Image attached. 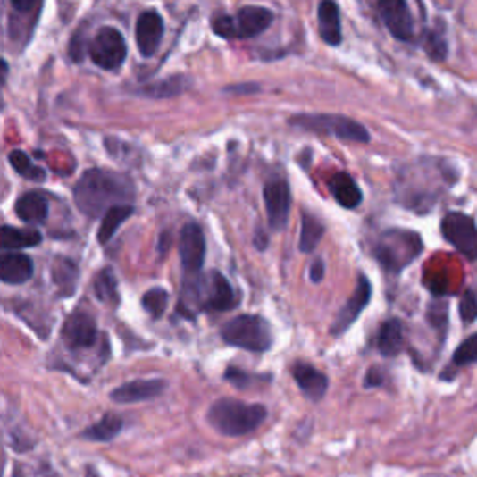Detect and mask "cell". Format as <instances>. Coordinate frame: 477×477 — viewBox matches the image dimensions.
Returning <instances> with one entry per match:
<instances>
[{
    "label": "cell",
    "instance_id": "37",
    "mask_svg": "<svg viewBox=\"0 0 477 477\" xmlns=\"http://www.w3.org/2000/svg\"><path fill=\"white\" fill-rule=\"evenodd\" d=\"M322 278H324V262L321 257H315L314 264L310 265V280L314 284H319Z\"/></svg>",
    "mask_w": 477,
    "mask_h": 477
},
{
    "label": "cell",
    "instance_id": "4",
    "mask_svg": "<svg viewBox=\"0 0 477 477\" xmlns=\"http://www.w3.org/2000/svg\"><path fill=\"white\" fill-rule=\"evenodd\" d=\"M221 338L231 347L250 353H265L272 347L271 324L259 315H237L221 329Z\"/></svg>",
    "mask_w": 477,
    "mask_h": 477
},
{
    "label": "cell",
    "instance_id": "27",
    "mask_svg": "<svg viewBox=\"0 0 477 477\" xmlns=\"http://www.w3.org/2000/svg\"><path fill=\"white\" fill-rule=\"evenodd\" d=\"M324 235V226L310 213H302V224H300V238H298V250L302 254H312Z\"/></svg>",
    "mask_w": 477,
    "mask_h": 477
},
{
    "label": "cell",
    "instance_id": "17",
    "mask_svg": "<svg viewBox=\"0 0 477 477\" xmlns=\"http://www.w3.org/2000/svg\"><path fill=\"white\" fill-rule=\"evenodd\" d=\"M13 209H15L17 219L25 224L38 226L49 219V200L46 197V192H39V190H30V192L21 194Z\"/></svg>",
    "mask_w": 477,
    "mask_h": 477
},
{
    "label": "cell",
    "instance_id": "9",
    "mask_svg": "<svg viewBox=\"0 0 477 477\" xmlns=\"http://www.w3.org/2000/svg\"><path fill=\"white\" fill-rule=\"evenodd\" d=\"M264 200H265V209H267L269 228L272 231H281L288 226L289 211H291L289 183L281 178L267 181L264 188Z\"/></svg>",
    "mask_w": 477,
    "mask_h": 477
},
{
    "label": "cell",
    "instance_id": "34",
    "mask_svg": "<svg viewBox=\"0 0 477 477\" xmlns=\"http://www.w3.org/2000/svg\"><path fill=\"white\" fill-rule=\"evenodd\" d=\"M54 280L58 286H70V289L73 291V288H77V267L68 262V259H60L58 265L53 269Z\"/></svg>",
    "mask_w": 477,
    "mask_h": 477
},
{
    "label": "cell",
    "instance_id": "36",
    "mask_svg": "<svg viewBox=\"0 0 477 477\" xmlns=\"http://www.w3.org/2000/svg\"><path fill=\"white\" fill-rule=\"evenodd\" d=\"M459 312L464 322H472L477 319V295L468 289L463 298H461V305H459Z\"/></svg>",
    "mask_w": 477,
    "mask_h": 477
},
{
    "label": "cell",
    "instance_id": "20",
    "mask_svg": "<svg viewBox=\"0 0 477 477\" xmlns=\"http://www.w3.org/2000/svg\"><path fill=\"white\" fill-rule=\"evenodd\" d=\"M317 23H319L321 39L331 47H338L343 39L338 4L332 3V0H322L317 8Z\"/></svg>",
    "mask_w": 477,
    "mask_h": 477
},
{
    "label": "cell",
    "instance_id": "32",
    "mask_svg": "<svg viewBox=\"0 0 477 477\" xmlns=\"http://www.w3.org/2000/svg\"><path fill=\"white\" fill-rule=\"evenodd\" d=\"M224 379L228 382H231L233 386L241 388V389H247L248 386H252L255 382L271 381V377H267V375H250V373H247L243 370H235V367H228L226 373H224Z\"/></svg>",
    "mask_w": 477,
    "mask_h": 477
},
{
    "label": "cell",
    "instance_id": "33",
    "mask_svg": "<svg viewBox=\"0 0 477 477\" xmlns=\"http://www.w3.org/2000/svg\"><path fill=\"white\" fill-rule=\"evenodd\" d=\"M473 362H477V334L464 339L459 345V349L453 353V364L455 365H468Z\"/></svg>",
    "mask_w": 477,
    "mask_h": 477
},
{
    "label": "cell",
    "instance_id": "8",
    "mask_svg": "<svg viewBox=\"0 0 477 477\" xmlns=\"http://www.w3.org/2000/svg\"><path fill=\"white\" fill-rule=\"evenodd\" d=\"M446 241L468 259H477V226L463 213H448L442 221Z\"/></svg>",
    "mask_w": 477,
    "mask_h": 477
},
{
    "label": "cell",
    "instance_id": "29",
    "mask_svg": "<svg viewBox=\"0 0 477 477\" xmlns=\"http://www.w3.org/2000/svg\"><path fill=\"white\" fill-rule=\"evenodd\" d=\"M8 161L12 164V168L19 173V176H23L30 181H43L47 178V172L36 166L30 157L25 154V151H21V149H13L12 154L8 155Z\"/></svg>",
    "mask_w": 477,
    "mask_h": 477
},
{
    "label": "cell",
    "instance_id": "21",
    "mask_svg": "<svg viewBox=\"0 0 477 477\" xmlns=\"http://www.w3.org/2000/svg\"><path fill=\"white\" fill-rule=\"evenodd\" d=\"M192 80L185 75H172L168 79H161L157 82H151L137 90V96L149 97V99H170L176 97L190 88Z\"/></svg>",
    "mask_w": 477,
    "mask_h": 477
},
{
    "label": "cell",
    "instance_id": "7",
    "mask_svg": "<svg viewBox=\"0 0 477 477\" xmlns=\"http://www.w3.org/2000/svg\"><path fill=\"white\" fill-rule=\"evenodd\" d=\"M88 54L101 70H120L127 58V43L123 34L114 27L99 29L88 43Z\"/></svg>",
    "mask_w": 477,
    "mask_h": 477
},
{
    "label": "cell",
    "instance_id": "30",
    "mask_svg": "<svg viewBox=\"0 0 477 477\" xmlns=\"http://www.w3.org/2000/svg\"><path fill=\"white\" fill-rule=\"evenodd\" d=\"M168 298H170L168 291H164L163 288H154V289H149L147 293H144L142 308L154 319H159L166 312Z\"/></svg>",
    "mask_w": 477,
    "mask_h": 477
},
{
    "label": "cell",
    "instance_id": "35",
    "mask_svg": "<svg viewBox=\"0 0 477 477\" xmlns=\"http://www.w3.org/2000/svg\"><path fill=\"white\" fill-rule=\"evenodd\" d=\"M213 30L216 36L226 38V39H233L235 38V25H233V15L228 13H219L213 19Z\"/></svg>",
    "mask_w": 477,
    "mask_h": 477
},
{
    "label": "cell",
    "instance_id": "15",
    "mask_svg": "<svg viewBox=\"0 0 477 477\" xmlns=\"http://www.w3.org/2000/svg\"><path fill=\"white\" fill-rule=\"evenodd\" d=\"M274 21V13L264 6H243L233 15L235 38L248 39L264 34Z\"/></svg>",
    "mask_w": 477,
    "mask_h": 477
},
{
    "label": "cell",
    "instance_id": "14",
    "mask_svg": "<svg viewBox=\"0 0 477 477\" xmlns=\"http://www.w3.org/2000/svg\"><path fill=\"white\" fill-rule=\"evenodd\" d=\"M137 47L144 58H151L161 47L164 36V21L157 10H146L138 15L137 27Z\"/></svg>",
    "mask_w": 477,
    "mask_h": 477
},
{
    "label": "cell",
    "instance_id": "6",
    "mask_svg": "<svg viewBox=\"0 0 477 477\" xmlns=\"http://www.w3.org/2000/svg\"><path fill=\"white\" fill-rule=\"evenodd\" d=\"M192 297L194 300L200 302L202 308L213 312H228L237 306L235 291L219 271H211L209 274L194 281Z\"/></svg>",
    "mask_w": 477,
    "mask_h": 477
},
{
    "label": "cell",
    "instance_id": "25",
    "mask_svg": "<svg viewBox=\"0 0 477 477\" xmlns=\"http://www.w3.org/2000/svg\"><path fill=\"white\" fill-rule=\"evenodd\" d=\"M135 213V207L131 204H121L108 209V213L103 216L101 226L97 230V241L99 245H106L111 241L113 235L118 231V228Z\"/></svg>",
    "mask_w": 477,
    "mask_h": 477
},
{
    "label": "cell",
    "instance_id": "2",
    "mask_svg": "<svg viewBox=\"0 0 477 477\" xmlns=\"http://www.w3.org/2000/svg\"><path fill=\"white\" fill-rule=\"evenodd\" d=\"M267 418V408L238 399L214 401L207 412L209 425L224 437H245Z\"/></svg>",
    "mask_w": 477,
    "mask_h": 477
},
{
    "label": "cell",
    "instance_id": "38",
    "mask_svg": "<svg viewBox=\"0 0 477 477\" xmlns=\"http://www.w3.org/2000/svg\"><path fill=\"white\" fill-rule=\"evenodd\" d=\"M259 86L257 84H237V86H228V88H224V92L228 94H252V92H257Z\"/></svg>",
    "mask_w": 477,
    "mask_h": 477
},
{
    "label": "cell",
    "instance_id": "13",
    "mask_svg": "<svg viewBox=\"0 0 477 477\" xmlns=\"http://www.w3.org/2000/svg\"><path fill=\"white\" fill-rule=\"evenodd\" d=\"M62 339L70 349H88L97 339L96 319L82 310L73 312L63 322Z\"/></svg>",
    "mask_w": 477,
    "mask_h": 477
},
{
    "label": "cell",
    "instance_id": "18",
    "mask_svg": "<svg viewBox=\"0 0 477 477\" xmlns=\"http://www.w3.org/2000/svg\"><path fill=\"white\" fill-rule=\"evenodd\" d=\"M293 379L298 384L300 392L310 401H321L329 389V377L321 373L317 367L305 362L293 365Z\"/></svg>",
    "mask_w": 477,
    "mask_h": 477
},
{
    "label": "cell",
    "instance_id": "28",
    "mask_svg": "<svg viewBox=\"0 0 477 477\" xmlns=\"http://www.w3.org/2000/svg\"><path fill=\"white\" fill-rule=\"evenodd\" d=\"M94 293H96L97 300L106 302V305L116 306L120 302L118 280H116V276H114L111 267H105L96 274V278H94Z\"/></svg>",
    "mask_w": 477,
    "mask_h": 477
},
{
    "label": "cell",
    "instance_id": "26",
    "mask_svg": "<svg viewBox=\"0 0 477 477\" xmlns=\"http://www.w3.org/2000/svg\"><path fill=\"white\" fill-rule=\"evenodd\" d=\"M123 422L116 414H105L97 423L90 425L86 431H82V439L92 442H111L121 432Z\"/></svg>",
    "mask_w": 477,
    "mask_h": 477
},
{
    "label": "cell",
    "instance_id": "16",
    "mask_svg": "<svg viewBox=\"0 0 477 477\" xmlns=\"http://www.w3.org/2000/svg\"><path fill=\"white\" fill-rule=\"evenodd\" d=\"M166 381L163 379H140L125 382L111 392V399L120 405H133L159 398L166 389Z\"/></svg>",
    "mask_w": 477,
    "mask_h": 477
},
{
    "label": "cell",
    "instance_id": "24",
    "mask_svg": "<svg viewBox=\"0 0 477 477\" xmlns=\"http://www.w3.org/2000/svg\"><path fill=\"white\" fill-rule=\"evenodd\" d=\"M405 327L399 319H388L381 324L377 336V347L384 356H396L403 351Z\"/></svg>",
    "mask_w": 477,
    "mask_h": 477
},
{
    "label": "cell",
    "instance_id": "11",
    "mask_svg": "<svg viewBox=\"0 0 477 477\" xmlns=\"http://www.w3.org/2000/svg\"><path fill=\"white\" fill-rule=\"evenodd\" d=\"M370 300H372V284H370V280H367V276L360 274L353 295L349 297V300L345 302V306L338 312L332 322L331 334L341 336L343 332L349 331L351 324L360 317V314L367 308V305H370Z\"/></svg>",
    "mask_w": 477,
    "mask_h": 477
},
{
    "label": "cell",
    "instance_id": "22",
    "mask_svg": "<svg viewBox=\"0 0 477 477\" xmlns=\"http://www.w3.org/2000/svg\"><path fill=\"white\" fill-rule=\"evenodd\" d=\"M329 190L332 192L334 200L345 209H356L362 204V190L355 183L349 173L339 172L329 181Z\"/></svg>",
    "mask_w": 477,
    "mask_h": 477
},
{
    "label": "cell",
    "instance_id": "1",
    "mask_svg": "<svg viewBox=\"0 0 477 477\" xmlns=\"http://www.w3.org/2000/svg\"><path fill=\"white\" fill-rule=\"evenodd\" d=\"M135 198V188L125 178L114 172L92 168L84 172L73 188V200L79 211L90 219L105 216L114 205Z\"/></svg>",
    "mask_w": 477,
    "mask_h": 477
},
{
    "label": "cell",
    "instance_id": "19",
    "mask_svg": "<svg viewBox=\"0 0 477 477\" xmlns=\"http://www.w3.org/2000/svg\"><path fill=\"white\" fill-rule=\"evenodd\" d=\"M34 274V262L27 254L4 252L0 257V280L8 286H21Z\"/></svg>",
    "mask_w": 477,
    "mask_h": 477
},
{
    "label": "cell",
    "instance_id": "12",
    "mask_svg": "<svg viewBox=\"0 0 477 477\" xmlns=\"http://www.w3.org/2000/svg\"><path fill=\"white\" fill-rule=\"evenodd\" d=\"M382 23L396 39L410 41L414 38V19L403 0H382L377 4Z\"/></svg>",
    "mask_w": 477,
    "mask_h": 477
},
{
    "label": "cell",
    "instance_id": "3",
    "mask_svg": "<svg viewBox=\"0 0 477 477\" xmlns=\"http://www.w3.org/2000/svg\"><path fill=\"white\" fill-rule=\"evenodd\" d=\"M422 237L408 230H388L375 243L373 254L388 272H401L422 254Z\"/></svg>",
    "mask_w": 477,
    "mask_h": 477
},
{
    "label": "cell",
    "instance_id": "10",
    "mask_svg": "<svg viewBox=\"0 0 477 477\" xmlns=\"http://www.w3.org/2000/svg\"><path fill=\"white\" fill-rule=\"evenodd\" d=\"M205 235L200 224L188 222L180 233V257L187 274L197 276L205 264Z\"/></svg>",
    "mask_w": 477,
    "mask_h": 477
},
{
    "label": "cell",
    "instance_id": "31",
    "mask_svg": "<svg viewBox=\"0 0 477 477\" xmlns=\"http://www.w3.org/2000/svg\"><path fill=\"white\" fill-rule=\"evenodd\" d=\"M425 51L427 54L435 60V62H442L448 56V43L444 39V34L440 30H429L425 34Z\"/></svg>",
    "mask_w": 477,
    "mask_h": 477
},
{
    "label": "cell",
    "instance_id": "23",
    "mask_svg": "<svg viewBox=\"0 0 477 477\" xmlns=\"http://www.w3.org/2000/svg\"><path fill=\"white\" fill-rule=\"evenodd\" d=\"M43 241V235L32 228H13L4 224L0 230V247L4 252H15L23 248L38 247Z\"/></svg>",
    "mask_w": 477,
    "mask_h": 477
},
{
    "label": "cell",
    "instance_id": "40",
    "mask_svg": "<svg viewBox=\"0 0 477 477\" xmlns=\"http://www.w3.org/2000/svg\"><path fill=\"white\" fill-rule=\"evenodd\" d=\"M254 245H255L259 250H265V248H267V235L264 233V230H262V228H257V230H255Z\"/></svg>",
    "mask_w": 477,
    "mask_h": 477
},
{
    "label": "cell",
    "instance_id": "5",
    "mask_svg": "<svg viewBox=\"0 0 477 477\" xmlns=\"http://www.w3.org/2000/svg\"><path fill=\"white\" fill-rule=\"evenodd\" d=\"M289 125L324 137H336L339 140L360 142V144L370 142L372 138L362 123L339 114H295L291 116Z\"/></svg>",
    "mask_w": 477,
    "mask_h": 477
},
{
    "label": "cell",
    "instance_id": "39",
    "mask_svg": "<svg viewBox=\"0 0 477 477\" xmlns=\"http://www.w3.org/2000/svg\"><path fill=\"white\" fill-rule=\"evenodd\" d=\"M379 384H382V375H381V372L377 370V367H372V370L367 372L365 386L372 388V386H379Z\"/></svg>",
    "mask_w": 477,
    "mask_h": 477
}]
</instances>
